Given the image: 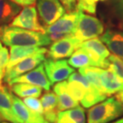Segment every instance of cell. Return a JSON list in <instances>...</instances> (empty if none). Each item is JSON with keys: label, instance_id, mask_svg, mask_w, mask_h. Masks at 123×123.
<instances>
[{"label": "cell", "instance_id": "cell-9", "mask_svg": "<svg viewBox=\"0 0 123 123\" xmlns=\"http://www.w3.org/2000/svg\"><path fill=\"white\" fill-rule=\"evenodd\" d=\"M81 42L74 36L67 37L54 42L47 50V57L51 59H62L69 58L79 48Z\"/></svg>", "mask_w": 123, "mask_h": 123}, {"label": "cell", "instance_id": "cell-12", "mask_svg": "<svg viewBox=\"0 0 123 123\" xmlns=\"http://www.w3.org/2000/svg\"><path fill=\"white\" fill-rule=\"evenodd\" d=\"M12 104L14 113L23 122L26 123H49L43 115L31 110L19 98L12 93Z\"/></svg>", "mask_w": 123, "mask_h": 123}, {"label": "cell", "instance_id": "cell-11", "mask_svg": "<svg viewBox=\"0 0 123 123\" xmlns=\"http://www.w3.org/2000/svg\"><path fill=\"white\" fill-rule=\"evenodd\" d=\"M18 82H25L37 86L41 87L42 89L45 90L46 91L50 90V86H52L46 74L43 64L42 63L32 70L12 79L8 83V85L11 86L14 83Z\"/></svg>", "mask_w": 123, "mask_h": 123}, {"label": "cell", "instance_id": "cell-13", "mask_svg": "<svg viewBox=\"0 0 123 123\" xmlns=\"http://www.w3.org/2000/svg\"><path fill=\"white\" fill-rule=\"evenodd\" d=\"M0 115L3 119L12 123H23L14 111L12 91L6 86L0 88Z\"/></svg>", "mask_w": 123, "mask_h": 123}, {"label": "cell", "instance_id": "cell-3", "mask_svg": "<svg viewBox=\"0 0 123 123\" xmlns=\"http://www.w3.org/2000/svg\"><path fill=\"white\" fill-rule=\"evenodd\" d=\"M80 11L64 14L60 18L50 26L45 28V33L47 34L51 43L58 41L67 37L74 36Z\"/></svg>", "mask_w": 123, "mask_h": 123}, {"label": "cell", "instance_id": "cell-14", "mask_svg": "<svg viewBox=\"0 0 123 123\" xmlns=\"http://www.w3.org/2000/svg\"><path fill=\"white\" fill-rule=\"evenodd\" d=\"M101 40L113 55L123 60V31L108 30L101 36Z\"/></svg>", "mask_w": 123, "mask_h": 123}, {"label": "cell", "instance_id": "cell-37", "mask_svg": "<svg viewBox=\"0 0 123 123\" xmlns=\"http://www.w3.org/2000/svg\"><path fill=\"white\" fill-rule=\"evenodd\" d=\"M0 67H2V62H1V56H0ZM3 68V67H2Z\"/></svg>", "mask_w": 123, "mask_h": 123}, {"label": "cell", "instance_id": "cell-10", "mask_svg": "<svg viewBox=\"0 0 123 123\" xmlns=\"http://www.w3.org/2000/svg\"><path fill=\"white\" fill-rule=\"evenodd\" d=\"M11 26L26 30L45 33V28L39 23L38 12L34 6H26L22 9L18 15L11 22Z\"/></svg>", "mask_w": 123, "mask_h": 123}, {"label": "cell", "instance_id": "cell-35", "mask_svg": "<svg viewBox=\"0 0 123 123\" xmlns=\"http://www.w3.org/2000/svg\"><path fill=\"white\" fill-rule=\"evenodd\" d=\"M0 123H10V122H7L6 121H3V118L1 117V115H0Z\"/></svg>", "mask_w": 123, "mask_h": 123}, {"label": "cell", "instance_id": "cell-15", "mask_svg": "<svg viewBox=\"0 0 123 123\" xmlns=\"http://www.w3.org/2000/svg\"><path fill=\"white\" fill-rule=\"evenodd\" d=\"M10 58L6 69L11 68L16 65L19 62L23 61L27 57L38 53L47 52V49L41 46H10Z\"/></svg>", "mask_w": 123, "mask_h": 123}, {"label": "cell", "instance_id": "cell-39", "mask_svg": "<svg viewBox=\"0 0 123 123\" xmlns=\"http://www.w3.org/2000/svg\"><path fill=\"white\" fill-rule=\"evenodd\" d=\"M76 1H77V2H78V0H76Z\"/></svg>", "mask_w": 123, "mask_h": 123}, {"label": "cell", "instance_id": "cell-33", "mask_svg": "<svg viewBox=\"0 0 123 123\" xmlns=\"http://www.w3.org/2000/svg\"><path fill=\"white\" fill-rule=\"evenodd\" d=\"M5 70H6V68H2L0 67V88L2 87V82L4 78V74H5Z\"/></svg>", "mask_w": 123, "mask_h": 123}, {"label": "cell", "instance_id": "cell-4", "mask_svg": "<svg viewBox=\"0 0 123 123\" xmlns=\"http://www.w3.org/2000/svg\"><path fill=\"white\" fill-rule=\"evenodd\" d=\"M104 31V26L99 19L94 16L83 14L80 11L74 37L81 43L89 39L98 38Z\"/></svg>", "mask_w": 123, "mask_h": 123}, {"label": "cell", "instance_id": "cell-16", "mask_svg": "<svg viewBox=\"0 0 123 123\" xmlns=\"http://www.w3.org/2000/svg\"><path fill=\"white\" fill-rule=\"evenodd\" d=\"M43 107V117L49 123H55L58 120V96L55 92L48 90L41 97Z\"/></svg>", "mask_w": 123, "mask_h": 123}, {"label": "cell", "instance_id": "cell-28", "mask_svg": "<svg viewBox=\"0 0 123 123\" xmlns=\"http://www.w3.org/2000/svg\"><path fill=\"white\" fill-rule=\"evenodd\" d=\"M23 102H24L26 106L30 108L31 110H34L35 112H38L39 114L43 115V107L41 103V101L38 100L37 98L34 97H27L24 98Z\"/></svg>", "mask_w": 123, "mask_h": 123}, {"label": "cell", "instance_id": "cell-36", "mask_svg": "<svg viewBox=\"0 0 123 123\" xmlns=\"http://www.w3.org/2000/svg\"><path fill=\"white\" fill-rule=\"evenodd\" d=\"M119 27H120V28H122V29H123V21H122V23H120Z\"/></svg>", "mask_w": 123, "mask_h": 123}, {"label": "cell", "instance_id": "cell-8", "mask_svg": "<svg viewBox=\"0 0 123 123\" xmlns=\"http://www.w3.org/2000/svg\"><path fill=\"white\" fill-rule=\"evenodd\" d=\"M79 47L84 48L87 51L96 67L107 69L106 58L109 57L110 51L101 39L94 38L84 41L80 44Z\"/></svg>", "mask_w": 123, "mask_h": 123}, {"label": "cell", "instance_id": "cell-26", "mask_svg": "<svg viewBox=\"0 0 123 123\" xmlns=\"http://www.w3.org/2000/svg\"><path fill=\"white\" fill-rule=\"evenodd\" d=\"M106 61L107 69L113 71L123 82V60L114 55H110Z\"/></svg>", "mask_w": 123, "mask_h": 123}, {"label": "cell", "instance_id": "cell-1", "mask_svg": "<svg viewBox=\"0 0 123 123\" xmlns=\"http://www.w3.org/2000/svg\"><path fill=\"white\" fill-rule=\"evenodd\" d=\"M0 41L6 46H44L51 43L50 39L46 33L26 30L11 25L0 27Z\"/></svg>", "mask_w": 123, "mask_h": 123}, {"label": "cell", "instance_id": "cell-24", "mask_svg": "<svg viewBox=\"0 0 123 123\" xmlns=\"http://www.w3.org/2000/svg\"><path fill=\"white\" fill-rule=\"evenodd\" d=\"M102 70V68L96 67V66H86V67L80 68L78 72L81 74H82L86 78L90 84L100 91H102V86L101 83V72Z\"/></svg>", "mask_w": 123, "mask_h": 123}, {"label": "cell", "instance_id": "cell-27", "mask_svg": "<svg viewBox=\"0 0 123 123\" xmlns=\"http://www.w3.org/2000/svg\"><path fill=\"white\" fill-rule=\"evenodd\" d=\"M99 1L100 0H78L77 2V9L78 11L94 14L96 12V6Z\"/></svg>", "mask_w": 123, "mask_h": 123}, {"label": "cell", "instance_id": "cell-2", "mask_svg": "<svg viewBox=\"0 0 123 123\" xmlns=\"http://www.w3.org/2000/svg\"><path fill=\"white\" fill-rule=\"evenodd\" d=\"M123 115V105L110 97L93 105L87 111V123H110Z\"/></svg>", "mask_w": 123, "mask_h": 123}, {"label": "cell", "instance_id": "cell-17", "mask_svg": "<svg viewBox=\"0 0 123 123\" xmlns=\"http://www.w3.org/2000/svg\"><path fill=\"white\" fill-rule=\"evenodd\" d=\"M54 92L58 96V111H64L70 109H73L78 106V102L70 94L67 90V82L62 81V82H58L54 86Z\"/></svg>", "mask_w": 123, "mask_h": 123}, {"label": "cell", "instance_id": "cell-25", "mask_svg": "<svg viewBox=\"0 0 123 123\" xmlns=\"http://www.w3.org/2000/svg\"><path fill=\"white\" fill-rule=\"evenodd\" d=\"M90 86L89 88H90ZM89 88L86 87L81 82H76V81H67L68 92L70 93V94L72 96L73 98H74L78 102H80L82 99L84 95L86 94V90Z\"/></svg>", "mask_w": 123, "mask_h": 123}, {"label": "cell", "instance_id": "cell-38", "mask_svg": "<svg viewBox=\"0 0 123 123\" xmlns=\"http://www.w3.org/2000/svg\"><path fill=\"white\" fill-rule=\"evenodd\" d=\"M2 47V42L0 41V49H1Z\"/></svg>", "mask_w": 123, "mask_h": 123}, {"label": "cell", "instance_id": "cell-6", "mask_svg": "<svg viewBox=\"0 0 123 123\" xmlns=\"http://www.w3.org/2000/svg\"><path fill=\"white\" fill-rule=\"evenodd\" d=\"M43 66L51 85L65 81L74 72V68L69 65L68 60L66 59L46 58Z\"/></svg>", "mask_w": 123, "mask_h": 123}, {"label": "cell", "instance_id": "cell-21", "mask_svg": "<svg viewBox=\"0 0 123 123\" xmlns=\"http://www.w3.org/2000/svg\"><path fill=\"white\" fill-rule=\"evenodd\" d=\"M11 90L19 98H38L42 94V88L25 82L14 83L11 86Z\"/></svg>", "mask_w": 123, "mask_h": 123}, {"label": "cell", "instance_id": "cell-31", "mask_svg": "<svg viewBox=\"0 0 123 123\" xmlns=\"http://www.w3.org/2000/svg\"><path fill=\"white\" fill-rule=\"evenodd\" d=\"M15 3L20 5L22 6H34L36 3L37 0H12Z\"/></svg>", "mask_w": 123, "mask_h": 123}, {"label": "cell", "instance_id": "cell-34", "mask_svg": "<svg viewBox=\"0 0 123 123\" xmlns=\"http://www.w3.org/2000/svg\"><path fill=\"white\" fill-rule=\"evenodd\" d=\"M110 123H123V117H121V118H119L117 120H115L114 122H110Z\"/></svg>", "mask_w": 123, "mask_h": 123}, {"label": "cell", "instance_id": "cell-19", "mask_svg": "<svg viewBox=\"0 0 123 123\" xmlns=\"http://www.w3.org/2000/svg\"><path fill=\"white\" fill-rule=\"evenodd\" d=\"M22 9V6L12 0H0V27L11 23Z\"/></svg>", "mask_w": 123, "mask_h": 123}, {"label": "cell", "instance_id": "cell-23", "mask_svg": "<svg viewBox=\"0 0 123 123\" xmlns=\"http://www.w3.org/2000/svg\"><path fill=\"white\" fill-rule=\"evenodd\" d=\"M106 98L107 96L104 93H102L97 88L91 86L90 88L86 90V94L84 95L82 99L80 101V102L82 107L87 109V108H90L93 105L104 101L105 99H106Z\"/></svg>", "mask_w": 123, "mask_h": 123}, {"label": "cell", "instance_id": "cell-7", "mask_svg": "<svg viewBox=\"0 0 123 123\" xmlns=\"http://www.w3.org/2000/svg\"><path fill=\"white\" fill-rule=\"evenodd\" d=\"M45 59V53L35 54V55H31L30 57H27L23 61L17 63L16 65L11 66V68L6 69L4 74L3 82L8 84L12 79L18 77V76L22 74H24L27 73L37 67L43 62H44Z\"/></svg>", "mask_w": 123, "mask_h": 123}, {"label": "cell", "instance_id": "cell-20", "mask_svg": "<svg viewBox=\"0 0 123 123\" xmlns=\"http://www.w3.org/2000/svg\"><path fill=\"white\" fill-rule=\"evenodd\" d=\"M55 123H86L84 108L78 105L73 109L59 111Z\"/></svg>", "mask_w": 123, "mask_h": 123}, {"label": "cell", "instance_id": "cell-32", "mask_svg": "<svg viewBox=\"0 0 123 123\" xmlns=\"http://www.w3.org/2000/svg\"><path fill=\"white\" fill-rule=\"evenodd\" d=\"M115 98H116L117 99L122 103V105H123V86H122V89L116 93V95H115Z\"/></svg>", "mask_w": 123, "mask_h": 123}, {"label": "cell", "instance_id": "cell-29", "mask_svg": "<svg viewBox=\"0 0 123 123\" xmlns=\"http://www.w3.org/2000/svg\"><path fill=\"white\" fill-rule=\"evenodd\" d=\"M110 2L115 15L123 21V0H110Z\"/></svg>", "mask_w": 123, "mask_h": 123}, {"label": "cell", "instance_id": "cell-18", "mask_svg": "<svg viewBox=\"0 0 123 123\" xmlns=\"http://www.w3.org/2000/svg\"><path fill=\"white\" fill-rule=\"evenodd\" d=\"M100 78L102 91L106 96L117 93L123 86L122 80L109 69H102Z\"/></svg>", "mask_w": 123, "mask_h": 123}, {"label": "cell", "instance_id": "cell-5", "mask_svg": "<svg viewBox=\"0 0 123 123\" xmlns=\"http://www.w3.org/2000/svg\"><path fill=\"white\" fill-rule=\"evenodd\" d=\"M37 10L44 28L53 24L66 12L59 0H37Z\"/></svg>", "mask_w": 123, "mask_h": 123}, {"label": "cell", "instance_id": "cell-30", "mask_svg": "<svg viewBox=\"0 0 123 123\" xmlns=\"http://www.w3.org/2000/svg\"><path fill=\"white\" fill-rule=\"evenodd\" d=\"M64 8L68 13L73 12L77 9V1L76 0H59Z\"/></svg>", "mask_w": 123, "mask_h": 123}, {"label": "cell", "instance_id": "cell-22", "mask_svg": "<svg viewBox=\"0 0 123 123\" xmlns=\"http://www.w3.org/2000/svg\"><path fill=\"white\" fill-rule=\"evenodd\" d=\"M69 65L73 68H82L86 66H95L94 62L84 48L77 49L68 60Z\"/></svg>", "mask_w": 123, "mask_h": 123}]
</instances>
